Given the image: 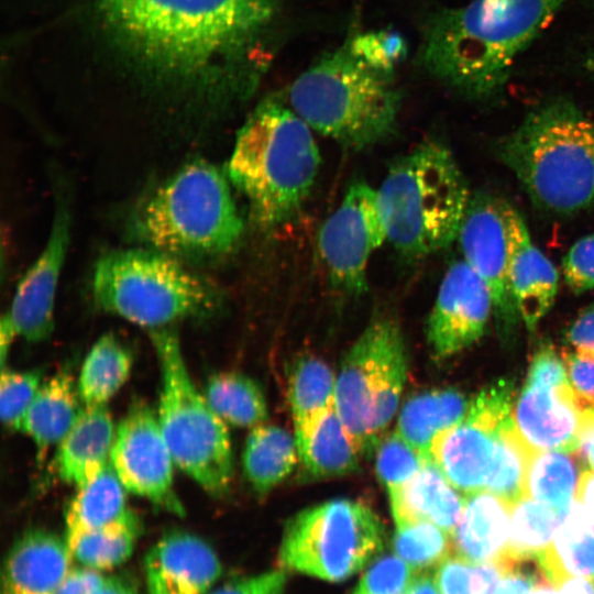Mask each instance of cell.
Listing matches in <instances>:
<instances>
[{"mask_svg": "<svg viewBox=\"0 0 594 594\" xmlns=\"http://www.w3.org/2000/svg\"><path fill=\"white\" fill-rule=\"evenodd\" d=\"M111 47L142 81L220 114L249 100L276 50L280 0H96Z\"/></svg>", "mask_w": 594, "mask_h": 594, "instance_id": "obj_1", "label": "cell"}, {"mask_svg": "<svg viewBox=\"0 0 594 594\" xmlns=\"http://www.w3.org/2000/svg\"><path fill=\"white\" fill-rule=\"evenodd\" d=\"M568 0H472L427 20L418 57L430 76L458 94H499L519 55Z\"/></svg>", "mask_w": 594, "mask_h": 594, "instance_id": "obj_2", "label": "cell"}, {"mask_svg": "<svg viewBox=\"0 0 594 594\" xmlns=\"http://www.w3.org/2000/svg\"><path fill=\"white\" fill-rule=\"evenodd\" d=\"M320 162L310 127L289 106L270 98L238 131L227 170L230 182L245 196L253 222L268 230L299 211Z\"/></svg>", "mask_w": 594, "mask_h": 594, "instance_id": "obj_3", "label": "cell"}, {"mask_svg": "<svg viewBox=\"0 0 594 594\" xmlns=\"http://www.w3.org/2000/svg\"><path fill=\"white\" fill-rule=\"evenodd\" d=\"M129 231L144 248L200 264L231 253L242 238L243 222L226 175L195 160L138 204Z\"/></svg>", "mask_w": 594, "mask_h": 594, "instance_id": "obj_4", "label": "cell"}, {"mask_svg": "<svg viewBox=\"0 0 594 594\" xmlns=\"http://www.w3.org/2000/svg\"><path fill=\"white\" fill-rule=\"evenodd\" d=\"M497 152L537 208L569 216L594 204V118L571 100L531 110Z\"/></svg>", "mask_w": 594, "mask_h": 594, "instance_id": "obj_5", "label": "cell"}, {"mask_svg": "<svg viewBox=\"0 0 594 594\" xmlns=\"http://www.w3.org/2000/svg\"><path fill=\"white\" fill-rule=\"evenodd\" d=\"M387 241L421 258L457 240L471 195L451 151L426 140L396 160L376 189Z\"/></svg>", "mask_w": 594, "mask_h": 594, "instance_id": "obj_6", "label": "cell"}, {"mask_svg": "<svg viewBox=\"0 0 594 594\" xmlns=\"http://www.w3.org/2000/svg\"><path fill=\"white\" fill-rule=\"evenodd\" d=\"M288 106L312 131L343 147L364 150L395 132L400 94L393 73L371 68L345 44L295 79Z\"/></svg>", "mask_w": 594, "mask_h": 594, "instance_id": "obj_7", "label": "cell"}, {"mask_svg": "<svg viewBox=\"0 0 594 594\" xmlns=\"http://www.w3.org/2000/svg\"><path fill=\"white\" fill-rule=\"evenodd\" d=\"M92 297L103 311L150 331L211 317L223 302L213 283L177 258L144 246L101 256L94 271Z\"/></svg>", "mask_w": 594, "mask_h": 594, "instance_id": "obj_8", "label": "cell"}, {"mask_svg": "<svg viewBox=\"0 0 594 594\" xmlns=\"http://www.w3.org/2000/svg\"><path fill=\"white\" fill-rule=\"evenodd\" d=\"M160 369L157 417L175 465L213 496L233 479V454L226 422L191 381L174 327L150 331Z\"/></svg>", "mask_w": 594, "mask_h": 594, "instance_id": "obj_9", "label": "cell"}, {"mask_svg": "<svg viewBox=\"0 0 594 594\" xmlns=\"http://www.w3.org/2000/svg\"><path fill=\"white\" fill-rule=\"evenodd\" d=\"M407 372L399 324L376 317L349 349L336 375L334 406L362 455L375 452L393 420Z\"/></svg>", "mask_w": 594, "mask_h": 594, "instance_id": "obj_10", "label": "cell"}, {"mask_svg": "<svg viewBox=\"0 0 594 594\" xmlns=\"http://www.w3.org/2000/svg\"><path fill=\"white\" fill-rule=\"evenodd\" d=\"M384 537L381 519L367 505L332 499L287 521L278 563L285 570L339 582L362 570L382 550Z\"/></svg>", "mask_w": 594, "mask_h": 594, "instance_id": "obj_11", "label": "cell"}, {"mask_svg": "<svg viewBox=\"0 0 594 594\" xmlns=\"http://www.w3.org/2000/svg\"><path fill=\"white\" fill-rule=\"evenodd\" d=\"M513 409V384L499 380L480 392L460 422L436 438L430 460L463 495L486 490L515 427Z\"/></svg>", "mask_w": 594, "mask_h": 594, "instance_id": "obj_12", "label": "cell"}, {"mask_svg": "<svg viewBox=\"0 0 594 594\" xmlns=\"http://www.w3.org/2000/svg\"><path fill=\"white\" fill-rule=\"evenodd\" d=\"M584 411L565 365L550 345L542 346L514 404L518 432L532 450L572 453L578 450Z\"/></svg>", "mask_w": 594, "mask_h": 594, "instance_id": "obj_13", "label": "cell"}, {"mask_svg": "<svg viewBox=\"0 0 594 594\" xmlns=\"http://www.w3.org/2000/svg\"><path fill=\"white\" fill-rule=\"evenodd\" d=\"M318 240L331 284L351 295L363 294L370 258L387 240L376 189L362 180L350 185L323 222Z\"/></svg>", "mask_w": 594, "mask_h": 594, "instance_id": "obj_14", "label": "cell"}, {"mask_svg": "<svg viewBox=\"0 0 594 594\" xmlns=\"http://www.w3.org/2000/svg\"><path fill=\"white\" fill-rule=\"evenodd\" d=\"M110 463L127 492L184 515L174 488L173 457L157 415L145 403H134L119 422Z\"/></svg>", "mask_w": 594, "mask_h": 594, "instance_id": "obj_15", "label": "cell"}, {"mask_svg": "<svg viewBox=\"0 0 594 594\" xmlns=\"http://www.w3.org/2000/svg\"><path fill=\"white\" fill-rule=\"evenodd\" d=\"M463 260L487 286L494 314L504 326L518 320L510 290L506 201L488 194L471 196L457 237Z\"/></svg>", "mask_w": 594, "mask_h": 594, "instance_id": "obj_16", "label": "cell"}, {"mask_svg": "<svg viewBox=\"0 0 594 594\" xmlns=\"http://www.w3.org/2000/svg\"><path fill=\"white\" fill-rule=\"evenodd\" d=\"M494 312L492 295L464 260L447 270L427 324V339L438 359L477 341Z\"/></svg>", "mask_w": 594, "mask_h": 594, "instance_id": "obj_17", "label": "cell"}, {"mask_svg": "<svg viewBox=\"0 0 594 594\" xmlns=\"http://www.w3.org/2000/svg\"><path fill=\"white\" fill-rule=\"evenodd\" d=\"M70 212L63 195L56 201L48 240L20 280L6 312L16 334L30 342L47 339L54 328L56 288L70 239Z\"/></svg>", "mask_w": 594, "mask_h": 594, "instance_id": "obj_18", "label": "cell"}, {"mask_svg": "<svg viewBox=\"0 0 594 594\" xmlns=\"http://www.w3.org/2000/svg\"><path fill=\"white\" fill-rule=\"evenodd\" d=\"M144 571L148 594H206L221 575L222 565L204 539L173 531L148 550Z\"/></svg>", "mask_w": 594, "mask_h": 594, "instance_id": "obj_19", "label": "cell"}, {"mask_svg": "<svg viewBox=\"0 0 594 594\" xmlns=\"http://www.w3.org/2000/svg\"><path fill=\"white\" fill-rule=\"evenodd\" d=\"M509 239L508 278L519 318L534 330L552 307L559 287V273L534 243L520 212L506 202Z\"/></svg>", "mask_w": 594, "mask_h": 594, "instance_id": "obj_20", "label": "cell"}, {"mask_svg": "<svg viewBox=\"0 0 594 594\" xmlns=\"http://www.w3.org/2000/svg\"><path fill=\"white\" fill-rule=\"evenodd\" d=\"M72 560L65 538L45 529L26 530L4 561L2 594H56Z\"/></svg>", "mask_w": 594, "mask_h": 594, "instance_id": "obj_21", "label": "cell"}, {"mask_svg": "<svg viewBox=\"0 0 594 594\" xmlns=\"http://www.w3.org/2000/svg\"><path fill=\"white\" fill-rule=\"evenodd\" d=\"M116 429L106 405L84 406L58 444L54 461L58 479L77 488L94 480L110 463Z\"/></svg>", "mask_w": 594, "mask_h": 594, "instance_id": "obj_22", "label": "cell"}, {"mask_svg": "<svg viewBox=\"0 0 594 594\" xmlns=\"http://www.w3.org/2000/svg\"><path fill=\"white\" fill-rule=\"evenodd\" d=\"M510 505L488 491L464 495L452 535L453 553L474 563L497 562L508 543Z\"/></svg>", "mask_w": 594, "mask_h": 594, "instance_id": "obj_23", "label": "cell"}, {"mask_svg": "<svg viewBox=\"0 0 594 594\" xmlns=\"http://www.w3.org/2000/svg\"><path fill=\"white\" fill-rule=\"evenodd\" d=\"M388 498L396 527L430 521L450 535H453L464 504V496L431 460Z\"/></svg>", "mask_w": 594, "mask_h": 594, "instance_id": "obj_24", "label": "cell"}, {"mask_svg": "<svg viewBox=\"0 0 594 594\" xmlns=\"http://www.w3.org/2000/svg\"><path fill=\"white\" fill-rule=\"evenodd\" d=\"M294 438L298 459L309 476L326 479L359 470L362 454L344 427L334 403Z\"/></svg>", "mask_w": 594, "mask_h": 594, "instance_id": "obj_25", "label": "cell"}, {"mask_svg": "<svg viewBox=\"0 0 594 594\" xmlns=\"http://www.w3.org/2000/svg\"><path fill=\"white\" fill-rule=\"evenodd\" d=\"M140 522L128 505L127 490L111 463L94 480L77 488L65 510V540L69 546L81 534L120 524Z\"/></svg>", "mask_w": 594, "mask_h": 594, "instance_id": "obj_26", "label": "cell"}, {"mask_svg": "<svg viewBox=\"0 0 594 594\" xmlns=\"http://www.w3.org/2000/svg\"><path fill=\"white\" fill-rule=\"evenodd\" d=\"M72 374L58 372L45 381L25 413L19 430L44 453L65 438L84 407Z\"/></svg>", "mask_w": 594, "mask_h": 594, "instance_id": "obj_27", "label": "cell"}, {"mask_svg": "<svg viewBox=\"0 0 594 594\" xmlns=\"http://www.w3.org/2000/svg\"><path fill=\"white\" fill-rule=\"evenodd\" d=\"M537 561L553 586L574 578L594 581V520L576 503L562 518Z\"/></svg>", "mask_w": 594, "mask_h": 594, "instance_id": "obj_28", "label": "cell"}, {"mask_svg": "<svg viewBox=\"0 0 594 594\" xmlns=\"http://www.w3.org/2000/svg\"><path fill=\"white\" fill-rule=\"evenodd\" d=\"M470 408L455 389H436L410 397L399 411L395 431L426 460L443 431L460 422Z\"/></svg>", "mask_w": 594, "mask_h": 594, "instance_id": "obj_29", "label": "cell"}, {"mask_svg": "<svg viewBox=\"0 0 594 594\" xmlns=\"http://www.w3.org/2000/svg\"><path fill=\"white\" fill-rule=\"evenodd\" d=\"M295 438L277 426L261 424L248 435L243 470L253 488L265 494L283 482L297 462Z\"/></svg>", "mask_w": 594, "mask_h": 594, "instance_id": "obj_30", "label": "cell"}, {"mask_svg": "<svg viewBox=\"0 0 594 594\" xmlns=\"http://www.w3.org/2000/svg\"><path fill=\"white\" fill-rule=\"evenodd\" d=\"M132 355L113 334L100 337L86 355L78 392L85 406H105L128 380Z\"/></svg>", "mask_w": 594, "mask_h": 594, "instance_id": "obj_31", "label": "cell"}, {"mask_svg": "<svg viewBox=\"0 0 594 594\" xmlns=\"http://www.w3.org/2000/svg\"><path fill=\"white\" fill-rule=\"evenodd\" d=\"M562 518L548 506L524 495L510 505L509 537L497 561L505 569L537 560L548 547Z\"/></svg>", "mask_w": 594, "mask_h": 594, "instance_id": "obj_32", "label": "cell"}, {"mask_svg": "<svg viewBox=\"0 0 594 594\" xmlns=\"http://www.w3.org/2000/svg\"><path fill=\"white\" fill-rule=\"evenodd\" d=\"M571 453L534 451L526 480L525 495L548 506L563 518L574 503L578 468Z\"/></svg>", "mask_w": 594, "mask_h": 594, "instance_id": "obj_33", "label": "cell"}, {"mask_svg": "<svg viewBox=\"0 0 594 594\" xmlns=\"http://www.w3.org/2000/svg\"><path fill=\"white\" fill-rule=\"evenodd\" d=\"M205 397L217 415L235 427H255L267 419V404L260 385L237 372L212 375Z\"/></svg>", "mask_w": 594, "mask_h": 594, "instance_id": "obj_34", "label": "cell"}, {"mask_svg": "<svg viewBox=\"0 0 594 594\" xmlns=\"http://www.w3.org/2000/svg\"><path fill=\"white\" fill-rule=\"evenodd\" d=\"M336 375L321 360L304 358L288 378V398L294 435L307 428L334 403Z\"/></svg>", "mask_w": 594, "mask_h": 594, "instance_id": "obj_35", "label": "cell"}, {"mask_svg": "<svg viewBox=\"0 0 594 594\" xmlns=\"http://www.w3.org/2000/svg\"><path fill=\"white\" fill-rule=\"evenodd\" d=\"M140 528V522L120 524L81 534L68 546L72 558L100 572L117 568L131 557Z\"/></svg>", "mask_w": 594, "mask_h": 594, "instance_id": "obj_36", "label": "cell"}, {"mask_svg": "<svg viewBox=\"0 0 594 594\" xmlns=\"http://www.w3.org/2000/svg\"><path fill=\"white\" fill-rule=\"evenodd\" d=\"M394 554L415 572L438 566L453 552V540L444 529L430 521H417L396 527Z\"/></svg>", "mask_w": 594, "mask_h": 594, "instance_id": "obj_37", "label": "cell"}, {"mask_svg": "<svg viewBox=\"0 0 594 594\" xmlns=\"http://www.w3.org/2000/svg\"><path fill=\"white\" fill-rule=\"evenodd\" d=\"M496 562L474 563L454 553L436 569L439 594H488L504 574Z\"/></svg>", "mask_w": 594, "mask_h": 594, "instance_id": "obj_38", "label": "cell"}, {"mask_svg": "<svg viewBox=\"0 0 594 594\" xmlns=\"http://www.w3.org/2000/svg\"><path fill=\"white\" fill-rule=\"evenodd\" d=\"M375 452L376 473L388 496L398 492L428 461L396 431L384 436Z\"/></svg>", "mask_w": 594, "mask_h": 594, "instance_id": "obj_39", "label": "cell"}, {"mask_svg": "<svg viewBox=\"0 0 594 594\" xmlns=\"http://www.w3.org/2000/svg\"><path fill=\"white\" fill-rule=\"evenodd\" d=\"M42 384L40 371H13L2 367L0 415L4 426L19 430L20 424Z\"/></svg>", "mask_w": 594, "mask_h": 594, "instance_id": "obj_40", "label": "cell"}, {"mask_svg": "<svg viewBox=\"0 0 594 594\" xmlns=\"http://www.w3.org/2000/svg\"><path fill=\"white\" fill-rule=\"evenodd\" d=\"M351 52L373 69L393 73L407 54L405 38L392 31L362 33L349 44Z\"/></svg>", "mask_w": 594, "mask_h": 594, "instance_id": "obj_41", "label": "cell"}, {"mask_svg": "<svg viewBox=\"0 0 594 594\" xmlns=\"http://www.w3.org/2000/svg\"><path fill=\"white\" fill-rule=\"evenodd\" d=\"M415 575L396 554L383 556L365 571L352 594H406Z\"/></svg>", "mask_w": 594, "mask_h": 594, "instance_id": "obj_42", "label": "cell"}, {"mask_svg": "<svg viewBox=\"0 0 594 594\" xmlns=\"http://www.w3.org/2000/svg\"><path fill=\"white\" fill-rule=\"evenodd\" d=\"M566 286L575 294L594 289V233L578 240L562 260Z\"/></svg>", "mask_w": 594, "mask_h": 594, "instance_id": "obj_43", "label": "cell"}, {"mask_svg": "<svg viewBox=\"0 0 594 594\" xmlns=\"http://www.w3.org/2000/svg\"><path fill=\"white\" fill-rule=\"evenodd\" d=\"M570 384L584 409L594 408V358L576 351L564 353Z\"/></svg>", "mask_w": 594, "mask_h": 594, "instance_id": "obj_44", "label": "cell"}, {"mask_svg": "<svg viewBox=\"0 0 594 594\" xmlns=\"http://www.w3.org/2000/svg\"><path fill=\"white\" fill-rule=\"evenodd\" d=\"M286 583L284 570H272L227 583L209 594H284Z\"/></svg>", "mask_w": 594, "mask_h": 594, "instance_id": "obj_45", "label": "cell"}, {"mask_svg": "<svg viewBox=\"0 0 594 594\" xmlns=\"http://www.w3.org/2000/svg\"><path fill=\"white\" fill-rule=\"evenodd\" d=\"M532 561L512 566L498 579L488 594H532L539 583L547 581L540 566L535 571L528 566Z\"/></svg>", "mask_w": 594, "mask_h": 594, "instance_id": "obj_46", "label": "cell"}, {"mask_svg": "<svg viewBox=\"0 0 594 594\" xmlns=\"http://www.w3.org/2000/svg\"><path fill=\"white\" fill-rule=\"evenodd\" d=\"M566 338L574 351L594 358V300L573 321Z\"/></svg>", "mask_w": 594, "mask_h": 594, "instance_id": "obj_47", "label": "cell"}, {"mask_svg": "<svg viewBox=\"0 0 594 594\" xmlns=\"http://www.w3.org/2000/svg\"><path fill=\"white\" fill-rule=\"evenodd\" d=\"M103 579L100 571L82 565L70 566L56 594H92Z\"/></svg>", "mask_w": 594, "mask_h": 594, "instance_id": "obj_48", "label": "cell"}, {"mask_svg": "<svg viewBox=\"0 0 594 594\" xmlns=\"http://www.w3.org/2000/svg\"><path fill=\"white\" fill-rule=\"evenodd\" d=\"M532 594H594V581L574 578L564 581L560 586L542 581L535 587Z\"/></svg>", "mask_w": 594, "mask_h": 594, "instance_id": "obj_49", "label": "cell"}, {"mask_svg": "<svg viewBox=\"0 0 594 594\" xmlns=\"http://www.w3.org/2000/svg\"><path fill=\"white\" fill-rule=\"evenodd\" d=\"M574 503L594 520V470L585 469L580 473L574 493Z\"/></svg>", "mask_w": 594, "mask_h": 594, "instance_id": "obj_50", "label": "cell"}, {"mask_svg": "<svg viewBox=\"0 0 594 594\" xmlns=\"http://www.w3.org/2000/svg\"><path fill=\"white\" fill-rule=\"evenodd\" d=\"M580 457L594 470V408L585 409L579 437Z\"/></svg>", "mask_w": 594, "mask_h": 594, "instance_id": "obj_51", "label": "cell"}, {"mask_svg": "<svg viewBox=\"0 0 594 594\" xmlns=\"http://www.w3.org/2000/svg\"><path fill=\"white\" fill-rule=\"evenodd\" d=\"M92 594H136L132 585L119 576H105Z\"/></svg>", "mask_w": 594, "mask_h": 594, "instance_id": "obj_52", "label": "cell"}, {"mask_svg": "<svg viewBox=\"0 0 594 594\" xmlns=\"http://www.w3.org/2000/svg\"><path fill=\"white\" fill-rule=\"evenodd\" d=\"M16 331L7 316L4 314L1 317L0 322V356H1V366L4 367V363L7 361V356L10 352V348L13 343L14 338L16 337Z\"/></svg>", "mask_w": 594, "mask_h": 594, "instance_id": "obj_53", "label": "cell"}, {"mask_svg": "<svg viewBox=\"0 0 594 594\" xmlns=\"http://www.w3.org/2000/svg\"><path fill=\"white\" fill-rule=\"evenodd\" d=\"M406 594H439L435 575L429 573L415 575Z\"/></svg>", "mask_w": 594, "mask_h": 594, "instance_id": "obj_54", "label": "cell"}, {"mask_svg": "<svg viewBox=\"0 0 594 594\" xmlns=\"http://www.w3.org/2000/svg\"><path fill=\"white\" fill-rule=\"evenodd\" d=\"M587 69L594 74V52L588 56L586 61Z\"/></svg>", "mask_w": 594, "mask_h": 594, "instance_id": "obj_55", "label": "cell"}]
</instances>
